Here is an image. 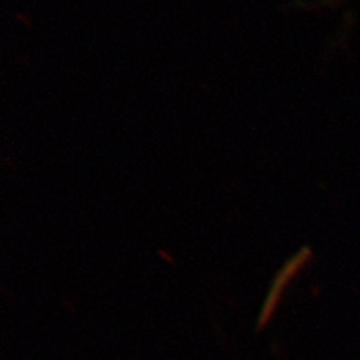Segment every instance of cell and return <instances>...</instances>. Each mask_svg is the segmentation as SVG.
Returning <instances> with one entry per match:
<instances>
[{"label": "cell", "instance_id": "6da1fadb", "mask_svg": "<svg viewBox=\"0 0 360 360\" xmlns=\"http://www.w3.org/2000/svg\"><path fill=\"white\" fill-rule=\"evenodd\" d=\"M309 257H311V252L308 250L296 254L295 257L291 258V262L287 263L283 267V270H281V272L276 275L275 283H274L272 288H270L269 295H267V297L263 303V308L260 311V317H258V329H262L263 326H266L267 321L272 319L274 311L278 307L281 297H283L284 288L287 287L290 281L295 278V275L299 272V270L307 264V262L309 260Z\"/></svg>", "mask_w": 360, "mask_h": 360}]
</instances>
